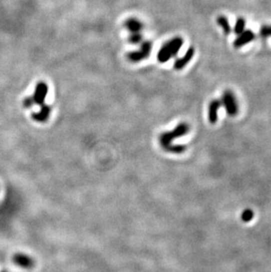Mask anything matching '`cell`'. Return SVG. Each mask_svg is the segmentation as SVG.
<instances>
[{"mask_svg": "<svg viewBox=\"0 0 271 272\" xmlns=\"http://www.w3.org/2000/svg\"><path fill=\"white\" fill-rule=\"evenodd\" d=\"M5 272V271H3V272Z\"/></svg>", "mask_w": 271, "mask_h": 272, "instance_id": "obj_18", "label": "cell"}, {"mask_svg": "<svg viewBox=\"0 0 271 272\" xmlns=\"http://www.w3.org/2000/svg\"><path fill=\"white\" fill-rule=\"evenodd\" d=\"M246 20L244 18H239L237 21L235 23L234 26V33L236 34H242V32L245 30Z\"/></svg>", "mask_w": 271, "mask_h": 272, "instance_id": "obj_13", "label": "cell"}, {"mask_svg": "<svg viewBox=\"0 0 271 272\" xmlns=\"http://www.w3.org/2000/svg\"><path fill=\"white\" fill-rule=\"evenodd\" d=\"M222 106L221 101L219 100H212L209 105V121L211 123H215L218 121V114L219 109Z\"/></svg>", "mask_w": 271, "mask_h": 272, "instance_id": "obj_10", "label": "cell"}, {"mask_svg": "<svg viewBox=\"0 0 271 272\" xmlns=\"http://www.w3.org/2000/svg\"><path fill=\"white\" fill-rule=\"evenodd\" d=\"M217 23L219 24V26L222 27L225 34H230L232 28H231L230 23L228 21V19H227V17H225L223 15L219 16L218 19H217Z\"/></svg>", "mask_w": 271, "mask_h": 272, "instance_id": "obj_12", "label": "cell"}, {"mask_svg": "<svg viewBox=\"0 0 271 272\" xmlns=\"http://www.w3.org/2000/svg\"><path fill=\"white\" fill-rule=\"evenodd\" d=\"M143 39V35L141 33H136V34H131L129 37V41L132 44H138L139 42H141Z\"/></svg>", "mask_w": 271, "mask_h": 272, "instance_id": "obj_16", "label": "cell"}, {"mask_svg": "<svg viewBox=\"0 0 271 272\" xmlns=\"http://www.w3.org/2000/svg\"><path fill=\"white\" fill-rule=\"evenodd\" d=\"M34 105L33 102V97L32 96H28V97L25 98L24 101H23V106L26 108H31Z\"/></svg>", "mask_w": 271, "mask_h": 272, "instance_id": "obj_17", "label": "cell"}, {"mask_svg": "<svg viewBox=\"0 0 271 272\" xmlns=\"http://www.w3.org/2000/svg\"><path fill=\"white\" fill-rule=\"evenodd\" d=\"M221 103L226 108L227 113L229 116H234L238 113V104H237L236 98L234 96V93L229 90H227L224 93Z\"/></svg>", "mask_w": 271, "mask_h": 272, "instance_id": "obj_4", "label": "cell"}, {"mask_svg": "<svg viewBox=\"0 0 271 272\" xmlns=\"http://www.w3.org/2000/svg\"><path fill=\"white\" fill-rule=\"evenodd\" d=\"M255 38L256 34L252 30H244L242 34H238V37L234 40V46L236 49H240L244 45L251 42Z\"/></svg>", "mask_w": 271, "mask_h": 272, "instance_id": "obj_7", "label": "cell"}, {"mask_svg": "<svg viewBox=\"0 0 271 272\" xmlns=\"http://www.w3.org/2000/svg\"><path fill=\"white\" fill-rule=\"evenodd\" d=\"M254 218V212L252 210L250 209H246L242 214V220L244 221V222H249L251 221Z\"/></svg>", "mask_w": 271, "mask_h": 272, "instance_id": "obj_15", "label": "cell"}, {"mask_svg": "<svg viewBox=\"0 0 271 272\" xmlns=\"http://www.w3.org/2000/svg\"><path fill=\"white\" fill-rule=\"evenodd\" d=\"M194 55H195V49H194L193 47H190V49L187 50V52L185 53L184 56L175 61L174 68H175V70H178V71L182 70L192 60Z\"/></svg>", "mask_w": 271, "mask_h": 272, "instance_id": "obj_9", "label": "cell"}, {"mask_svg": "<svg viewBox=\"0 0 271 272\" xmlns=\"http://www.w3.org/2000/svg\"><path fill=\"white\" fill-rule=\"evenodd\" d=\"M190 131V125L188 123H179L174 130L161 133L159 138L161 148L167 153L181 154L187 150V146L183 145H174L173 141L175 138H181Z\"/></svg>", "mask_w": 271, "mask_h": 272, "instance_id": "obj_1", "label": "cell"}, {"mask_svg": "<svg viewBox=\"0 0 271 272\" xmlns=\"http://www.w3.org/2000/svg\"><path fill=\"white\" fill-rule=\"evenodd\" d=\"M152 42L150 41H145L142 42L141 48L139 50L130 52L127 55L128 59L130 60L132 63H138L142 60L147 58L151 51H152Z\"/></svg>", "mask_w": 271, "mask_h": 272, "instance_id": "obj_3", "label": "cell"}, {"mask_svg": "<svg viewBox=\"0 0 271 272\" xmlns=\"http://www.w3.org/2000/svg\"><path fill=\"white\" fill-rule=\"evenodd\" d=\"M48 91V87L46 83L42 82V81L38 83L36 86H35V90H34L33 95H32L34 105L36 104L41 107L42 105L45 104V100H46V97H47Z\"/></svg>", "mask_w": 271, "mask_h": 272, "instance_id": "obj_5", "label": "cell"}, {"mask_svg": "<svg viewBox=\"0 0 271 272\" xmlns=\"http://www.w3.org/2000/svg\"><path fill=\"white\" fill-rule=\"evenodd\" d=\"M124 26L127 30H129L131 34H136V33H141V30L143 29V23L139 21L138 19L130 18L127 19Z\"/></svg>", "mask_w": 271, "mask_h": 272, "instance_id": "obj_11", "label": "cell"}, {"mask_svg": "<svg viewBox=\"0 0 271 272\" xmlns=\"http://www.w3.org/2000/svg\"><path fill=\"white\" fill-rule=\"evenodd\" d=\"M51 114V107L48 105H42L39 112L32 113V119L37 123H45L48 121L49 116Z\"/></svg>", "mask_w": 271, "mask_h": 272, "instance_id": "obj_8", "label": "cell"}, {"mask_svg": "<svg viewBox=\"0 0 271 272\" xmlns=\"http://www.w3.org/2000/svg\"><path fill=\"white\" fill-rule=\"evenodd\" d=\"M12 262L20 268L32 269L34 266L33 258L24 253H16L13 255Z\"/></svg>", "mask_w": 271, "mask_h": 272, "instance_id": "obj_6", "label": "cell"}, {"mask_svg": "<svg viewBox=\"0 0 271 272\" xmlns=\"http://www.w3.org/2000/svg\"><path fill=\"white\" fill-rule=\"evenodd\" d=\"M259 34L261 37L267 38L269 36L271 37V25H264L262 26Z\"/></svg>", "mask_w": 271, "mask_h": 272, "instance_id": "obj_14", "label": "cell"}, {"mask_svg": "<svg viewBox=\"0 0 271 272\" xmlns=\"http://www.w3.org/2000/svg\"><path fill=\"white\" fill-rule=\"evenodd\" d=\"M183 45V39L182 37H175L167 41L161 47L158 53V60L160 63H167L172 57L178 54L180 49Z\"/></svg>", "mask_w": 271, "mask_h": 272, "instance_id": "obj_2", "label": "cell"}]
</instances>
